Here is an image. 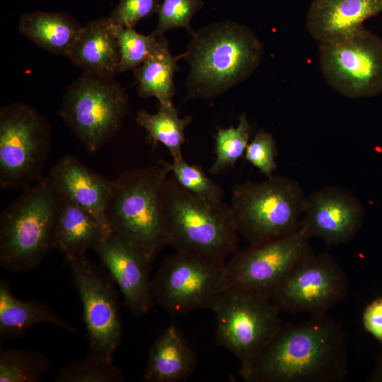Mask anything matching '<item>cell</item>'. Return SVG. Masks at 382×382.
Listing matches in <instances>:
<instances>
[{"mask_svg": "<svg viewBox=\"0 0 382 382\" xmlns=\"http://www.w3.org/2000/svg\"><path fill=\"white\" fill-rule=\"evenodd\" d=\"M348 369L345 332L325 312L283 324L239 374L247 382H338Z\"/></svg>", "mask_w": 382, "mask_h": 382, "instance_id": "6da1fadb", "label": "cell"}, {"mask_svg": "<svg viewBox=\"0 0 382 382\" xmlns=\"http://www.w3.org/2000/svg\"><path fill=\"white\" fill-rule=\"evenodd\" d=\"M180 54L190 66L185 99L218 97L248 79L257 69L264 45L248 26L216 22L195 31Z\"/></svg>", "mask_w": 382, "mask_h": 382, "instance_id": "7a4b0ae2", "label": "cell"}, {"mask_svg": "<svg viewBox=\"0 0 382 382\" xmlns=\"http://www.w3.org/2000/svg\"><path fill=\"white\" fill-rule=\"evenodd\" d=\"M161 209L167 244L177 253L226 262L238 250L239 234L224 201L197 196L167 178Z\"/></svg>", "mask_w": 382, "mask_h": 382, "instance_id": "3957f363", "label": "cell"}, {"mask_svg": "<svg viewBox=\"0 0 382 382\" xmlns=\"http://www.w3.org/2000/svg\"><path fill=\"white\" fill-rule=\"evenodd\" d=\"M60 197L49 176L23 190L0 217V265L10 272L36 268L54 248Z\"/></svg>", "mask_w": 382, "mask_h": 382, "instance_id": "277c9868", "label": "cell"}, {"mask_svg": "<svg viewBox=\"0 0 382 382\" xmlns=\"http://www.w3.org/2000/svg\"><path fill=\"white\" fill-rule=\"evenodd\" d=\"M169 173V168L161 162L124 172L115 180L106 207L110 232L135 247L150 262L168 245L161 195Z\"/></svg>", "mask_w": 382, "mask_h": 382, "instance_id": "5b68a950", "label": "cell"}, {"mask_svg": "<svg viewBox=\"0 0 382 382\" xmlns=\"http://www.w3.org/2000/svg\"><path fill=\"white\" fill-rule=\"evenodd\" d=\"M306 197L301 184L285 175L234 185L230 207L238 234L255 245L293 233L299 229Z\"/></svg>", "mask_w": 382, "mask_h": 382, "instance_id": "8992f818", "label": "cell"}, {"mask_svg": "<svg viewBox=\"0 0 382 382\" xmlns=\"http://www.w3.org/2000/svg\"><path fill=\"white\" fill-rule=\"evenodd\" d=\"M127 111L128 96L114 77L83 72L66 89L60 115L93 154L117 133Z\"/></svg>", "mask_w": 382, "mask_h": 382, "instance_id": "52a82bcc", "label": "cell"}, {"mask_svg": "<svg viewBox=\"0 0 382 382\" xmlns=\"http://www.w3.org/2000/svg\"><path fill=\"white\" fill-rule=\"evenodd\" d=\"M51 129L31 105L13 103L0 109V186L25 189L40 180L48 157Z\"/></svg>", "mask_w": 382, "mask_h": 382, "instance_id": "ba28073f", "label": "cell"}, {"mask_svg": "<svg viewBox=\"0 0 382 382\" xmlns=\"http://www.w3.org/2000/svg\"><path fill=\"white\" fill-rule=\"evenodd\" d=\"M216 316V342L248 367L282 323L279 308L269 296L229 287L211 309Z\"/></svg>", "mask_w": 382, "mask_h": 382, "instance_id": "9c48e42d", "label": "cell"}, {"mask_svg": "<svg viewBox=\"0 0 382 382\" xmlns=\"http://www.w3.org/2000/svg\"><path fill=\"white\" fill-rule=\"evenodd\" d=\"M226 263L176 252L151 281L154 301L174 317L212 309L230 287Z\"/></svg>", "mask_w": 382, "mask_h": 382, "instance_id": "30bf717a", "label": "cell"}, {"mask_svg": "<svg viewBox=\"0 0 382 382\" xmlns=\"http://www.w3.org/2000/svg\"><path fill=\"white\" fill-rule=\"evenodd\" d=\"M327 83L341 96L358 99L382 93V37L364 25L345 37L318 43Z\"/></svg>", "mask_w": 382, "mask_h": 382, "instance_id": "8fae6325", "label": "cell"}, {"mask_svg": "<svg viewBox=\"0 0 382 382\" xmlns=\"http://www.w3.org/2000/svg\"><path fill=\"white\" fill-rule=\"evenodd\" d=\"M66 263L82 304L88 354L112 360L122 337L115 282L86 255L66 260Z\"/></svg>", "mask_w": 382, "mask_h": 382, "instance_id": "7c38bea8", "label": "cell"}, {"mask_svg": "<svg viewBox=\"0 0 382 382\" xmlns=\"http://www.w3.org/2000/svg\"><path fill=\"white\" fill-rule=\"evenodd\" d=\"M300 229L288 236L237 250L226 263L230 287L270 298L286 275L313 253Z\"/></svg>", "mask_w": 382, "mask_h": 382, "instance_id": "4fadbf2b", "label": "cell"}, {"mask_svg": "<svg viewBox=\"0 0 382 382\" xmlns=\"http://www.w3.org/2000/svg\"><path fill=\"white\" fill-rule=\"evenodd\" d=\"M349 290L346 272L328 253H311L282 280L270 295L279 308L291 313H325L342 301Z\"/></svg>", "mask_w": 382, "mask_h": 382, "instance_id": "5bb4252c", "label": "cell"}, {"mask_svg": "<svg viewBox=\"0 0 382 382\" xmlns=\"http://www.w3.org/2000/svg\"><path fill=\"white\" fill-rule=\"evenodd\" d=\"M364 209L349 190L328 186L307 196L299 229L329 246L351 241L360 229Z\"/></svg>", "mask_w": 382, "mask_h": 382, "instance_id": "9a60e30c", "label": "cell"}, {"mask_svg": "<svg viewBox=\"0 0 382 382\" xmlns=\"http://www.w3.org/2000/svg\"><path fill=\"white\" fill-rule=\"evenodd\" d=\"M95 251L130 312L135 316L147 313L154 303L149 280L151 262L135 247L111 232Z\"/></svg>", "mask_w": 382, "mask_h": 382, "instance_id": "2e32d148", "label": "cell"}, {"mask_svg": "<svg viewBox=\"0 0 382 382\" xmlns=\"http://www.w3.org/2000/svg\"><path fill=\"white\" fill-rule=\"evenodd\" d=\"M48 176L59 195L89 212L110 231L105 211L115 180L101 175L71 155L60 159Z\"/></svg>", "mask_w": 382, "mask_h": 382, "instance_id": "e0dca14e", "label": "cell"}, {"mask_svg": "<svg viewBox=\"0 0 382 382\" xmlns=\"http://www.w3.org/2000/svg\"><path fill=\"white\" fill-rule=\"evenodd\" d=\"M382 13V0H313L306 26L318 43L348 36Z\"/></svg>", "mask_w": 382, "mask_h": 382, "instance_id": "ac0fdd59", "label": "cell"}, {"mask_svg": "<svg viewBox=\"0 0 382 382\" xmlns=\"http://www.w3.org/2000/svg\"><path fill=\"white\" fill-rule=\"evenodd\" d=\"M66 57L83 72L114 77L119 72L120 54L110 18L103 16L82 26Z\"/></svg>", "mask_w": 382, "mask_h": 382, "instance_id": "d6986e66", "label": "cell"}, {"mask_svg": "<svg viewBox=\"0 0 382 382\" xmlns=\"http://www.w3.org/2000/svg\"><path fill=\"white\" fill-rule=\"evenodd\" d=\"M196 365L194 350L173 323L153 342L141 379L144 382L184 381Z\"/></svg>", "mask_w": 382, "mask_h": 382, "instance_id": "ffe728a7", "label": "cell"}, {"mask_svg": "<svg viewBox=\"0 0 382 382\" xmlns=\"http://www.w3.org/2000/svg\"><path fill=\"white\" fill-rule=\"evenodd\" d=\"M59 195L60 208L54 248L62 252L66 260L85 255L89 250H96L110 231L89 212Z\"/></svg>", "mask_w": 382, "mask_h": 382, "instance_id": "44dd1931", "label": "cell"}, {"mask_svg": "<svg viewBox=\"0 0 382 382\" xmlns=\"http://www.w3.org/2000/svg\"><path fill=\"white\" fill-rule=\"evenodd\" d=\"M50 323L70 332L76 329L64 320L47 305L37 301H23L12 293L9 283L0 281V340L21 337L32 327Z\"/></svg>", "mask_w": 382, "mask_h": 382, "instance_id": "7402d4cb", "label": "cell"}, {"mask_svg": "<svg viewBox=\"0 0 382 382\" xmlns=\"http://www.w3.org/2000/svg\"><path fill=\"white\" fill-rule=\"evenodd\" d=\"M82 26L64 12L33 11L20 16L19 32L41 49L66 56Z\"/></svg>", "mask_w": 382, "mask_h": 382, "instance_id": "603a6c76", "label": "cell"}, {"mask_svg": "<svg viewBox=\"0 0 382 382\" xmlns=\"http://www.w3.org/2000/svg\"><path fill=\"white\" fill-rule=\"evenodd\" d=\"M180 59V55L171 54L168 41L164 35L160 36L154 52L135 69L139 96L144 98L154 97L159 105H173L174 75L180 69L178 65Z\"/></svg>", "mask_w": 382, "mask_h": 382, "instance_id": "cb8c5ba5", "label": "cell"}, {"mask_svg": "<svg viewBox=\"0 0 382 382\" xmlns=\"http://www.w3.org/2000/svg\"><path fill=\"white\" fill-rule=\"evenodd\" d=\"M135 119L138 125L147 132L154 146L161 143L168 149L173 159L183 157L182 146L185 141V129L191 123L192 116L180 118L173 105H158L156 113L140 110Z\"/></svg>", "mask_w": 382, "mask_h": 382, "instance_id": "d4e9b609", "label": "cell"}, {"mask_svg": "<svg viewBox=\"0 0 382 382\" xmlns=\"http://www.w3.org/2000/svg\"><path fill=\"white\" fill-rule=\"evenodd\" d=\"M50 366L40 352L1 348L0 382H38L50 372Z\"/></svg>", "mask_w": 382, "mask_h": 382, "instance_id": "484cf974", "label": "cell"}, {"mask_svg": "<svg viewBox=\"0 0 382 382\" xmlns=\"http://www.w3.org/2000/svg\"><path fill=\"white\" fill-rule=\"evenodd\" d=\"M250 135L251 127L245 114L240 115L237 127L218 128L214 137L216 158L209 173L218 175L233 168L244 156Z\"/></svg>", "mask_w": 382, "mask_h": 382, "instance_id": "4316f807", "label": "cell"}, {"mask_svg": "<svg viewBox=\"0 0 382 382\" xmlns=\"http://www.w3.org/2000/svg\"><path fill=\"white\" fill-rule=\"evenodd\" d=\"M124 381L122 371L112 360L88 354L81 359L59 369L54 378L57 382H120Z\"/></svg>", "mask_w": 382, "mask_h": 382, "instance_id": "83f0119b", "label": "cell"}, {"mask_svg": "<svg viewBox=\"0 0 382 382\" xmlns=\"http://www.w3.org/2000/svg\"><path fill=\"white\" fill-rule=\"evenodd\" d=\"M113 25L120 54L119 72L139 66L154 52L159 37L152 33L140 34L134 28Z\"/></svg>", "mask_w": 382, "mask_h": 382, "instance_id": "f1b7e54d", "label": "cell"}, {"mask_svg": "<svg viewBox=\"0 0 382 382\" xmlns=\"http://www.w3.org/2000/svg\"><path fill=\"white\" fill-rule=\"evenodd\" d=\"M173 175L174 180L184 189L200 197L224 201L222 187L211 180L197 165L189 164L183 157L173 159L172 163L160 160Z\"/></svg>", "mask_w": 382, "mask_h": 382, "instance_id": "f546056e", "label": "cell"}, {"mask_svg": "<svg viewBox=\"0 0 382 382\" xmlns=\"http://www.w3.org/2000/svg\"><path fill=\"white\" fill-rule=\"evenodd\" d=\"M203 6L202 0H161L157 11V25L152 34L160 37L172 29L183 28L192 35L195 31L190 22Z\"/></svg>", "mask_w": 382, "mask_h": 382, "instance_id": "4dcf8cb0", "label": "cell"}, {"mask_svg": "<svg viewBox=\"0 0 382 382\" xmlns=\"http://www.w3.org/2000/svg\"><path fill=\"white\" fill-rule=\"evenodd\" d=\"M277 144L272 134L261 129L250 140L243 157L262 174L270 178L277 168Z\"/></svg>", "mask_w": 382, "mask_h": 382, "instance_id": "1f68e13d", "label": "cell"}, {"mask_svg": "<svg viewBox=\"0 0 382 382\" xmlns=\"http://www.w3.org/2000/svg\"><path fill=\"white\" fill-rule=\"evenodd\" d=\"M161 0H120L108 16L112 23L123 27L134 26L157 13Z\"/></svg>", "mask_w": 382, "mask_h": 382, "instance_id": "d6a6232c", "label": "cell"}, {"mask_svg": "<svg viewBox=\"0 0 382 382\" xmlns=\"http://www.w3.org/2000/svg\"><path fill=\"white\" fill-rule=\"evenodd\" d=\"M361 320L365 330L382 345V296L375 299L366 306Z\"/></svg>", "mask_w": 382, "mask_h": 382, "instance_id": "836d02e7", "label": "cell"}, {"mask_svg": "<svg viewBox=\"0 0 382 382\" xmlns=\"http://www.w3.org/2000/svg\"><path fill=\"white\" fill-rule=\"evenodd\" d=\"M371 381H382V357L378 359L376 369L371 376Z\"/></svg>", "mask_w": 382, "mask_h": 382, "instance_id": "e575fe53", "label": "cell"}]
</instances>
